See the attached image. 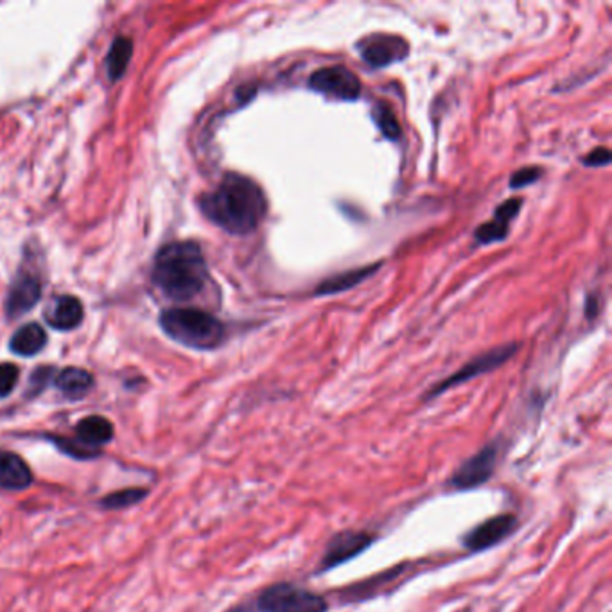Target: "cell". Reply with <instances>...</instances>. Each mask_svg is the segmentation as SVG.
I'll return each instance as SVG.
<instances>
[{
    "mask_svg": "<svg viewBox=\"0 0 612 612\" xmlns=\"http://www.w3.org/2000/svg\"><path fill=\"white\" fill-rule=\"evenodd\" d=\"M199 207L216 227L234 236H247L263 223L268 201L254 180L231 172L214 190L201 196Z\"/></svg>",
    "mask_w": 612,
    "mask_h": 612,
    "instance_id": "6da1fadb",
    "label": "cell"
},
{
    "mask_svg": "<svg viewBox=\"0 0 612 612\" xmlns=\"http://www.w3.org/2000/svg\"><path fill=\"white\" fill-rule=\"evenodd\" d=\"M153 282L176 302L197 297L209 282V268L201 248L189 241L165 245L155 257Z\"/></svg>",
    "mask_w": 612,
    "mask_h": 612,
    "instance_id": "7a4b0ae2",
    "label": "cell"
},
{
    "mask_svg": "<svg viewBox=\"0 0 612 612\" xmlns=\"http://www.w3.org/2000/svg\"><path fill=\"white\" fill-rule=\"evenodd\" d=\"M160 323L171 340L197 350L216 348L225 340L223 323L207 311L194 307L167 309L162 313Z\"/></svg>",
    "mask_w": 612,
    "mask_h": 612,
    "instance_id": "3957f363",
    "label": "cell"
},
{
    "mask_svg": "<svg viewBox=\"0 0 612 612\" xmlns=\"http://www.w3.org/2000/svg\"><path fill=\"white\" fill-rule=\"evenodd\" d=\"M256 612H327V599L297 583L277 582L263 589L254 603Z\"/></svg>",
    "mask_w": 612,
    "mask_h": 612,
    "instance_id": "277c9868",
    "label": "cell"
},
{
    "mask_svg": "<svg viewBox=\"0 0 612 612\" xmlns=\"http://www.w3.org/2000/svg\"><path fill=\"white\" fill-rule=\"evenodd\" d=\"M501 457V446L498 440L483 446L476 455L464 460L458 469L449 476L448 485L455 490H473L490 482L496 474Z\"/></svg>",
    "mask_w": 612,
    "mask_h": 612,
    "instance_id": "5b68a950",
    "label": "cell"
},
{
    "mask_svg": "<svg viewBox=\"0 0 612 612\" xmlns=\"http://www.w3.org/2000/svg\"><path fill=\"white\" fill-rule=\"evenodd\" d=\"M517 352V345L516 343H508L505 347H498V348H492L474 359H471L469 363H465L458 372H455L453 375H449L448 379L440 381L439 384L433 386V390L426 395V398H435L439 397L440 393L455 388V386H460L482 373H489L496 368H499L501 365H505L514 354Z\"/></svg>",
    "mask_w": 612,
    "mask_h": 612,
    "instance_id": "8992f818",
    "label": "cell"
},
{
    "mask_svg": "<svg viewBox=\"0 0 612 612\" xmlns=\"http://www.w3.org/2000/svg\"><path fill=\"white\" fill-rule=\"evenodd\" d=\"M375 542V535L366 530H343L331 537L318 562V571H331L359 557Z\"/></svg>",
    "mask_w": 612,
    "mask_h": 612,
    "instance_id": "52a82bcc",
    "label": "cell"
},
{
    "mask_svg": "<svg viewBox=\"0 0 612 612\" xmlns=\"http://www.w3.org/2000/svg\"><path fill=\"white\" fill-rule=\"evenodd\" d=\"M309 88L340 101H356L361 96V81L343 65L316 71L309 80Z\"/></svg>",
    "mask_w": 612,
    "mask_h": 612,
    "instance_id": "ba28073f",
    "label": "cell"
},
{
    "mask_svg": "<svg viewBox=\"0 0 612 612\" xmlns=\"http://www.w3.org/2000/svg\"><path fill=\"white\" fill-rule=\"evenodd\" d=\"M519 526V521L514 514H499L490 519H485L483 523L476 524L473 530H469L462 542L467 551L480 553L487 551L501 542H505Z\"/></svg>",
    "mask_w": 612,
    "mask_h": 612,
    "instance_id": "9c48e42d",
    "label": "cell"
},
{
    "mask_svg": "<svg viewBox=\"0 0 612 612\" xmlns=\"http://www.w3.org/2000/svg\"><path fill=\"white\" fill-rule=\"evenodd\" d=\"M357 51L365 63H368L373 69H381L402 62L410 54V44L397 35L375 33L363 38L357 44Z\"/></svg>",
    "mask_w": 612,
    "mask_h": 612,
    "instance_id": "30bf717a",
    "label": "cell"
},
{
    "mask_svg": "<svg viewBox=\"0 0 612 612\" xmlns=\"http://www.w3.org/2000/svg\"><path fill=\"white\" fill-rule=\"evenodd\" d=\"M33 482V471L22 457L12 451H0V490H26Z\"/></svg>",
    "mask_w": 612,
    "mask_h": 612,
    "instance_id": "8fae6325",
    "label": "cell"
},
{
    "mask_svg": "<svg viewBox=\"0 0 612 612\" xmlns=\"http://www.w3.org/2000/svg\"><path fill=\"white\" fill-rule=\"evenodd\" d=\"M523 201L519 197L507 199L503 205H499L494 213V220L478 227L474 238L480 245H490V243H499L507 239L508 236V225L510 222L519 214Z\"/></svg>",
    "mask_w": 612,
    "mask_h": 612,
    "instance_id": "7c38bea8",
    "label": "cell"
},
{
    "mask_svg": "<svg viewBox=\"0 0 612 612\" xmlns=\"http://www.w3.org/2000/svg\"><path fill=\"white\" fill-rule=\"evenodd\" d=\"M42 288L40 281L35 275H21L17 282L12 286L8 300H6V313L10 318H17L31 311L37 302L40 300Z\"/></svg>",
    "mask_w": 612,
    "mask_h": 612,
    "instance_id": "4fadbf2b",
    "label": "cell"
},
{
    "mask_svg": "<svg viewBox=\"0 0 612 612\" xmlns=\"http://www.w3.org/2000/svg\"><path fill=\"white\" fill-rule=\"evenodd\" d=\"M113 435H115L113 424L106 417H101V415L85 417L76 426V439L81 444L99 449V451L103 446L112 442Z\"/></svg>",
    "mask_w": 612,
    "mask_h": 612,
    "instance_id": "5bb4252c",
    "label": "cell"
},
{
    "mask_svg": "<svg viewBox=\"0 0 612 612\" xmlns=\"http://www.w3.org/2000/svg\"><path fill=\"white\" fill-rule=\"evenodd\" d=\"M47 320L54 329H60V331L76 329L83 322V306L76 297L63 295L54 300V306Z\"/></svg>",
    "mask_w": 612,
    "mask_h": 612,
    "instance_id": "9a60e30c",
    "label": "cell"
},
{
    "mask_svg": "<svg viewBox=\"0 0 612 612\" xmlns=\"http://www.w3.org/2000/svg\"><path fill=\"white\" fill-rule=\"evenodd\" d=\"M56 388L69 398H81L94 388V375L88 370L69 366L56 375Z\"/></svg>",
    "mask_w": 612,
    "mask_h": 612,
    "instance_id": "2e32d148",
    "label": "cell"
},
{
    "mask_svg": "<svg viewBox=\"0 0 612 612\" xmlns=\"http://www.w3.org/2000/svg\"><path fill=\"white\" fill-rule=\"evenodd\" d=\"M46 341H47V334L42 329V325L28 323L13 334L10 341V348L19 356L29 357V356H37L46 347Z\"/></svg>",
    "mask_w": 612,
    "mask_h": 612,
    "instance_id": "e0dca14e",
    "label": "cell"
},
{
    "mask_svg": "<svg viewBox=\"0 0 612 612\" xmlns=\"http://www.w3.org/2000/svg\"><path fill=\"white\" fill-rule=\"evenodd\" d=\"M379 268V264H373V266H365V268H359V270H350V272H345V273H340V275H334L331 279H327L325 282H322L316 289V295L318 297H323V295H336V293H341V291H347L357 284H361L366 277H370L375 270Z\"/></svg>",
    "mask_w": 612,
    "mask_h": 612,
    "instance_id": "ac0fdd59",
    "label": "cell"
},
{
    "mask_svg": "<svg viewBox=\"0 0 612 612\" xmlns=\"http://www.w3.org/2000/svg\"><path fill=\"white\" fill-rule=\"evenodd\" d=\"M131 53H133V44L130 38L119 37L113 40V46L106 58V72L110 80L115 81L124 74V71L128 69Z\"/></svg>",
    "mask_w": 612,
    "mask_h": 612,
    "instance_id": "d6986e66",
    "label": "cell"
},
{
    "mask_svg": "<svg viewBox=\"0 0 612 612\" xmlns=\"http://www.w3.org/2000/svg\"><path fill=\"white\" fill-rule=\"evenodd\" d=\"M149 490L144 487H128V489H121L117 492L108 494L106 498L101 499V507L106 510H124L130 507L138 505L140 501H144L147 498Z\"/></svg>",
    "mask_w": 612,
    "mask_h": 612,
    "instance_id": "ffe728a7",
    "label": "cell"
},
{
    "mask_svg": "<svg viewBox=\"0 0 612 612\" xmlns=\"http://www.w3.org/2000/svg\"><path fill=\"white\" fill-rule=\"evenodd\" d=\"M47 440H51L60 449V453H63V455H67V457H71L74 460H94V458L101 457L99 449L88 448V446L81 444L78 439H65V437H51V435H47Z\"/></svg>",
    "mask_w": 612,
    "mask_h": 612,
    "instance_id": "44dd1931",
    "label": "cell"
},
{
    "mask_svg": "<svg viewBox=\"0 0 612 612\" xmlns=\"http://www.w3.org/2000/svg\"><path fill=\"white\" fill-rule=\"evenodd\" d=\"M372 117L381 130V133L391 140L400 137V124L393 113V110L386 103H375L372 108Z\"/></svg>",
    "mask_w": 612,
    "mask_h": 612,
    "instance_id": "7402d4cb",
    "label": "cell"
},
{
    "mask_svg": "<svg viewBox=\"0 0 612 612\" xmlns=\"http://www.w3.org/2000/svg\"><path fill=\"white\" fill-rule=\"evenodd\" d=\"M19 368L13 363L0 365V397H8L19 381Z\"/></svg>",
    "mask_w": 612,
    "mask_h": 612,
    "instance_id": "603a6c76",
    "label": "cell"
},
{
    "mask_svg": "<svg viewBox=\"0 0 612 612\" xmlns=\"http://www.w3.org/2000/svg\"><path fill=\"white\" fill-rule=\"evenodd\" d=\"M541 169L539 167H523L517 172H514V176L510 178V187L512 189H523L528 187L532 183H535L541 178Z\"/></svg>",
    "mask_w": 612,
    "mask_h": 612,
    "instance_id": "cb8c5ba5",
    "label": "cell"
},
{
    "mask_svg": "<svg viewBox=\"0 0 612 612\" xmlns=\"http://www.w3.org/2000/svg\"><path fill=\"white\" fill-rule=\"evenodd\" d=\"M582 162L589 167H603L610 163V151L607 147H596L589 155L582 158Z\"/></svg>",
    "mask_w": 612,
    "mask_h": 612,
    "instance_id": "d4e9b609",
    "label": "cell"
}]
</instances>
